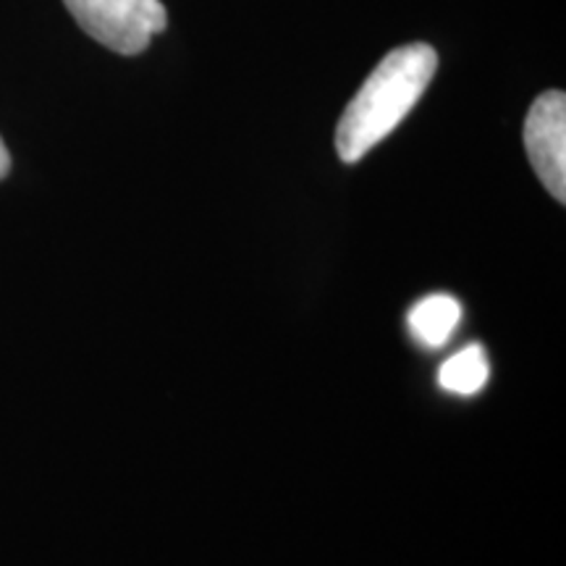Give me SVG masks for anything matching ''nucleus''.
Listing matches in <instances>:
<instances>
[{"mask_svg":"<svg viewBox=\"0 0 566 566\" xmlns=\"http://www.w3.org/2000/svg\"><path fill=\"white\" fill-rule=\"evenodd\" d=\"M438 69V55L424 42L401 45L367 76L346 105L336 129V150L344 163L363 160L415 108Z\"/></svg>","mask_w":566,"mask_h":566,"instance_id":"1","label":"nucleus"},{"mask_svg":"<svg viewBox=\"0 0 566 566\" xmlns=\"http://www.w3.org/2000/svg\"><path fill=\"white\" fill-rule=\"evenodd\" d=\"M63 3L92 40L122 55L142 53L168 24L160 0H63Z\"/></svg>","mask_w":566,"mask_h":566,"instance_id":"2","label":"nucleus"},{"mask_svg":"<svg viewBox=\"0 0 566 566\" xmlns=\"http://www.w3.org/2000/svg\"><path fill=\"white\" fill-rule=\"evenodd\" d=\"M525 150L543 187L566 202V97L564 92H543L525 122Z\"/></svg>","mask_w":566,"mask_h":566,"instance_id":"3","label":"nucleus"},{"mask_svg":"<svg viewBox=\"0 0 566 566\" xmlns=\"http://www.w3.org/2000/svg\"><path fill=\"white\" fill-rule=\"evenodd\" d=\"M462 321V307L454 296L433 294L417 302L409 313V331L424 346H443Z\"/></svg>","mask_w":566,"mask_h":566,"instance_id":"4","label":"nucleus"},{"mask_svg":"<svg viewBox=\"0 0 566 566\" xmlns=\"http://www.w3.org/2000/svg\"><path fill=\"white\" fill-rule=\"evenodd\" d=\"M488 375H491V365H488L483 346H467L449 363H443L438 384L457 396H472L488 384Z\"/></svg>","mask_w":566,"mask_h":566,"instance_id":"5","label":"nucleus"},{"mask_svg":"<svg viewBox=\"0 0 566 566\" xmlns=\"http://www.w3.org/2000/svg\"><path fill=\"white\" fill-rule=\"evenodd\" d=\"M9 171H11V155H9V150H6L3 139H0V179H6Z\"/></svg>","mask_w":566,"mask_h":566,"instance_id":"6","label":"nucleus"}]
</instances>
